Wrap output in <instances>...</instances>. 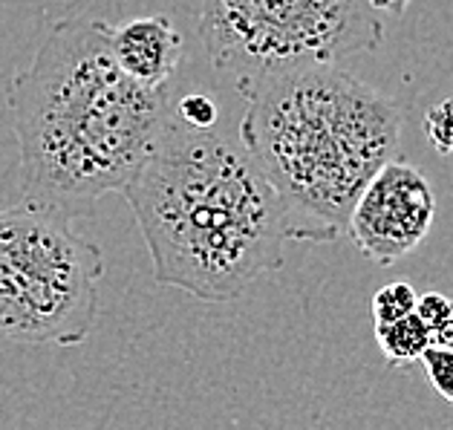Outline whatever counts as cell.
<instances>
[{"label":"cell","instance_id":"obj_9","mask_svg":"<svg viewBox=\"0 0 453 430\" xmlns=\"http://www.w3.org/2000/svg\"><path fill=\"white\" fill-rule=\"evenodd\" d=\"M418 295L411 283L395 280L381 286L379 292L372 295V326L375 324H393L399 318H407L416 312Z\"/></svg>","mask_w":453,"mask_h":430},{"label":"cell","instance_id":"obj_11","mask_svg":"<svg viewBox=\"0 0 453 430\" xmlns=\"http://www.w3.org/2000/svg\"><path fill=\"white\" fill-rule=\"evenodd\" d=\"M422 364H425L430 384H434V390L441 395V399H448L453 404V349L430 347L425 352Z\"/></svg>","mask_w":453,"mask_h":430},{"label":"cell","instance_id":"obj_2","mask_svg":"<svg viewBox=\"0 0 453 430\" xmlns=\"http://www.w3.org/2000/svg\"><path fill=\"white\" fill-rule=\"evenodd\" d=\"M153 278L208 303L237 301L301 240L289 205L246 148L173 121L125 191Z\"/></svg>","mask_w":453,"mask_h":430},{"label":"cell","instance_id":"obj_13","mask_svg":"<svg viewBox=\"0 0 453 430\" xmlns=\"http://www.w3.org/2000/svg\"><path fill=\"white\" fill-rule=\"evenodd\" d=\"M367 6H372L375 12H387V15H395L402 18L407 12V6L413 4V0H364Z\"/></svg>","mask_w":453,"mask_h":430},{"label":"cell","instance_id":"obj_4","mask_svg":"<svg viewBox=\"0 0 453 430\" xmlns=\"http://www.w3.org/2000/svg\"><path fill=\"white\" fill-rule=\"evenodd\" d=\"M102 249L55 205L20 203L0 211V338L75 347L93 333Z\"/></svg>","mask_w":453,"mask_h":430},{"label":"cell","instance_id":"obj_8","mask_svg":"<svg viewBox=\"0 0 453 430\" xmlns=\"http://www.w3.org/2000/svg\"><path fill=\"white\" fill-rule=\"evenodd\" d=\"M375 344L384 352V358L393 367H411V364L422 361L425 352L430 349V333L418 312L399 318L393 324H375Z\"/></svg>","mask_w":453,"mask_h":430},{"label":"cell","instance_id":"obj_1","mask_svg":"<svg viewBox=\"0 0 453 430\" xmlns=\"http://www.w3.org/2000/svg\"><path fill=\"white\" fill-rule=\"evenodd\" d=\"M110 35L104 20L64 18L9 81L27 203L67 211L125 191L173 127L168 87L130 79Z\"/></svg>","mask_w":453,"mask_h":430},{"label":"cell","instance_id":"obj_10","mask_svg":"<svg viewBox=\"0 0 453 430\" xmlns=\"http://www.w3.org/2000/svg\"><path fill=\"white\" fill-rule=\"evenodd\" d=\"M425 134L436 153L450 157L453 153V98H441L425 116Z\"/></svg>","mask_w":453,"mask_h":430},{"label":"cell","instance_id":"obj_14","mask_svg":"<svg viewBox=\"0 0 453 430\" xmlns=\"http://www.w3.org/2000/svg\"><path fill=\"white\" fill-rule=\"evenodd\" d=\"M430 347H439V349H453V315L448 318L445 324L436 326L430 333Z\"/></svg>","mask_w":453,"mask_h":430},{"label":"cell","instance_id":"obj_7","mask_svg":"<svg viewBox=\"0 0 453 430\" xmlns=\"http://www.w3.org/2000/svg\"><path fill=\"white\" fill-rule=\"evenodd\" d=\"M110 47L119 67L142 87H168L185 55L180 29L165 15L127 20L125 27L113 29Z\"/></svg>","mask_w":453,"mask_h":430},{"label":"cell","instance_id":"obj_6","mask_svg":"<svg viewBox=\"0 0 453 430\" xmlns=\"http://www.w3.org/2000/svg\"><path fill=\"white\" fill-rule=\"evenodd\" d=\"M436 194L427 176L404 159H390L361 191L347 234L364 257L393 266L430 234Z\"/></svg>","mask_w":453,"mask_h":430},{"label":"cell","instance_id":"obj_3","mask_svg":"<svg viewBox=\"0 0 453 430\" xmlns=\"http://www.w3.org/2000/svg\"><path fill=\"white\" fill-rule=\"evenodd\" d=\"M237 90L246 98L240 142L289 205L301 240H338L361 191L399 150V104L338 64Z\"/></svg>","mask_w":453,"mask_h":430},{"label":"cell","instance_id":"obj_5","mask_svg":"<svg viewBox=\"0 0 453 430\" xmlns=\"http://www.w3.org/2000/svg\"><path fill=\"white\" fill-rule=\"evenodd\" d=\"M200 38L234 84L375 52L379 12L364 0H203Z\"/></svg>","mask_w":453,"mask_h":430},{"label":"cell","instance_id":"obj_12","mask_svg":"<svg viewBox=\"0 0 453 430\" xmlns=\"http://www.w3.org/2000/svg\"><path fill=\"white\" fill-rule=\"evenodd\" d=\"M217 116H219L217 102L214 98H208L205 93L185 96L180 102V107H176V119H180L182 125L194 127V130H211Z\"/></svg>","mask_w":453,"mask_h":430}]
</instances>
